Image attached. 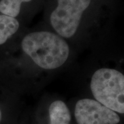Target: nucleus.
I'll return each instance as SVG.
<instances>
[{
    "label": "nucleus",
    "instance_id": "obj_4",
    "mask_svg": "<svg viewBox=\"0 0 124 124\" xmlns=\"http://www.w3.org/2000/svg\"><path fill=\"white\" fill-rule=\"evenodd\" d=\"M75 116L77 124H117L119 116L96 100L83 99L77 102Z\"/></svg>",
    "mask_w": 124,
    "mask_h": 124
},
{
    "label": "nucleus",
    "instance_id": "obj_1",
    "mask_svg": "<svg viewBox=\"0 0 124 124\" xmlns=\"http://www.w3.org/2000/svg\"><path fill=\"white\" fill-rule=\"evenodd\" d=\"M23 52L40 68L54 70L63 66L69 57L70 49L61 36L48 31L29 33L23 38Z\"/></svg>",
    "mask_w": 124,
    "mask_h": 124
},
{
    "label": "nucleus",
    "instance_id": "obj_3",
    "mask_svg": "<svg viewBox=\"0 0 124 124\" xmlns=\"http://www.w3.org/2000/svg\"><path fill=\"white\" fill-rule=\"evenodd\" d=\"M91 0H57V6L50 15L54 30L63 38H70L77 31L82 15Z\"/></svg>",
    "mask_w": 124,
    "mask_h": 124
},
{
    "label": "nucleus",
    "instance_id": "obj_6",
    "mask_svg": "<svg viewBox=\"0 0 124 124\" xmlns=\"http://www.w3.org/2000/svg\"><path fill=\"white\" fill-rule=\"evenodd\" d=\"M19 23L15 17L0 15V45L4 44L9 37L18 31Z\"/></svg>",
    "mask_w": 124,
    "mask_h": 124
},
{
    "label": "nucleus",
    "instance_id": "obj_7",
    "mask_svg": "<svg viewBox=\"0 0 124 124\" xmlns=\"http://www.w3.org/2000/svg\"><path fill=\"white\" fill-rule=\"evenodd\" d=\"M32 0H1L0 12L12 17H16L20 13L22 3L30 2Z\"/></svg>",
    "mask_w": 124,
    "mask_h": 124
},
{
    "label": "nucleus",
    "instance_id": "obj_8",
    "mask_svg": "<svg viewBox=\"0 0 124 124\" xmlns=\"http://www.w3.org/2000/svg\"><path fill=\"white\" fill-rule=\"evenodd\" d=\"M1 119H2V112H1V110L0 109V122H1Z\"/></svg>",
    "mask_w": 124,
    "mask_h": 124
},
{
    "label": "nucleus",
    "instance_id": "obj_5",
    "mask_svg": "<svg viewBox=\"0 0 124 124\" xmlns=\"http://www.w3.org/2000/svg\"><path fill=\"white\" fill-rule=\"evenodd\" d=\"M50 124H70L71 115L64 102L54 101L49 107Z\"/></svg>",
    "mask_w": 124,
    "mask_h": 124
},
{
    "label": "nucleus",
    "instance_id": "obj_2",
    "mask_svg": "<svg viewBox=\"0 0 124 124\" xmlns=\"http://www.w3.org/2000/svg\"><path fill=\"white\" fill-rule=\"evenodd\" d=\"M90 89L96 101L115 112L124 114V75L111 68L93 74Z\"/></svg>",
    "mask_w": 124,
    "mask_h": 124
}]
</instances>
